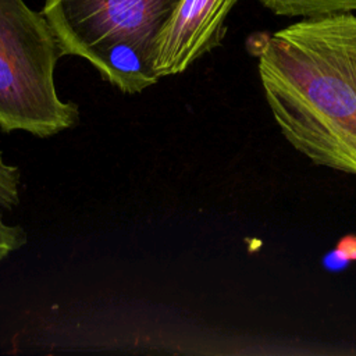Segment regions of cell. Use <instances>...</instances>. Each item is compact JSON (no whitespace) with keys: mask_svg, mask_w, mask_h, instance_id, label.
<instances>
[{"mask_svg":"<svg viewBox=\"0 0 356 356\" xmlns=\"http://www.w3.org/2000/svg\"><path fill=\"white\" fill-rule=\"evenodd\" d=\"M257 56L284 138L314 164L356 175V15L307 17L267 36Z\"/></svg>","mask_w":356,"mask_h":356,"instance_id":"obj_1","label":"cell"},{"mask_svg":"<svg viewBox=\"0 0 356 356\" xmlns=\"http://www.w3.org/2000/svg\"><path fill=\"white\" fill-rule=\"evenodd\" d=\"M179 0H44L63 56L88 60L124 93L154 85L159 35Z\"/></svg>","mask_w":356,"mask_h":356,"instance_id":"obj_2","label":"cell"},{"mask_svg":"<svg viewBox=\"0 0 356 356\" xmlns=\"http://www.w3.org/2000/svg\"><path fill=\"white\" fill-rule=\"evenodd\" d=\"M58 42L40 11L24 0H0V128L53 136L79 120L75 103L54 85Z\"/></svg>","mask_w":356,"mask_h":356,"instance_id":"obj_3","label":"cell"},{"mask_svg":"<svg viewBox=\"0 0 356 356\" xmlns=\"http://www.w3.org/2000/svg\"><path fill=\"white\" fill-rule=\"evenodd\" d=\"M238 0H179L163 26L154 70L160 78L184 72L220 44L224 22Z\"/></svg>","mask_w":356,"mask_h":356,"instance_id":"obj_4","label":"cell"},{"mask_svg":"<svg viewBox=\"0 0 356 356\" xmlns=\"http://www.w3.org/2000/svg\"><path fill=\"white\" fill-rule=\"evenodd\" d=\"M19 202V170L8 164L0 150V261L26 242V232L19 225L7 224L3 218Z\"/></svg>","mask_w":356,"mask_h":356,"instance_id":"obj_5","label":"cell"},{"mask_svg":"<svg viewBox=\"0 0 356 356\" xmlns=\"http://www.w3.org/2000/svg\"><path fill=\"white\" fill-rule=\"evenodd\" d=\"M280 15L316 17L356 10V0H259Z\"/></svg>","mask_w":356,"mask_h":356,"instance_id":"obj_6","label":"cell"}]
</instances>
